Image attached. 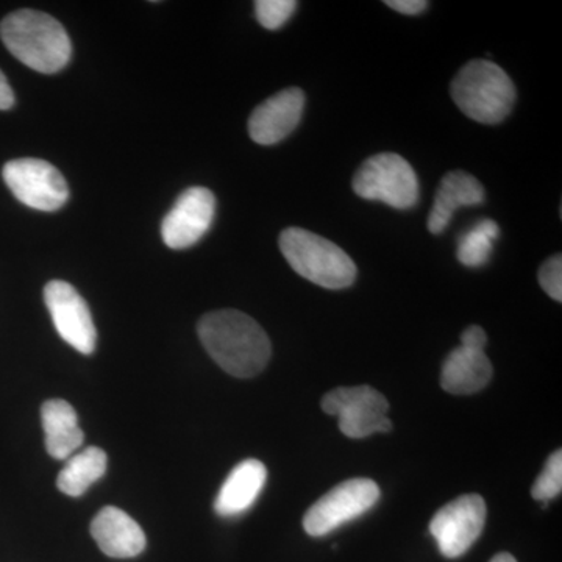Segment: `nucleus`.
I'll use <instances>...</instances> for the list:
<instances>
[{"mask_svg": "<svg viewBox=\"0 0 562 562\" xmlns=\"http://www.w3.org/2000/svg\"><path fill=\"white\" fill-rule=\"evenodd\" d=\"M279 246L291 268L317 286L344 290L357 279V265L349 255L316 233L286 228L281 232Z\"/></svg>", "mask_w": 562, "mask_h": 562, "instance_id": "4", "label": "nucleus"}, {"mask_svg": "<svg viewBox=\"0 0 562 562\" xmlns=\"http://www.w3.org/2000/svg\"><path fill=\"white\" fill-rule=\"evenodd\" d=\"M44 302L63 341L83 355H92L98 344V330L88 303L72 284L52 280L44 288Z\"/></svg>", "mask_w": 562, "mask_h": 562, "instance_id": "10", "label": "nucleus"}, {"mask_svg": "<svg viewBox=\"0 0 562 562\" xmlns=\"http://www.w3.org/2000/svg\"><path fill=\"white\" fill-rule=\"evenodd\" d=\"M0 38L18 60L41 74L65 68L72 46L65 27L43 11L18 10L0 22Z\"/></svg>", "mask_w": 562, "mask_h": 562, "instance_id": "2", "label": "nucleus"}, {"mask_svg": "<svg viewBox=\"0 0 562 562\" xmlns=\"http://www.w3.org/2000/svg\"><path fill=\"white\" fill-rule=\"evenodd\" d=\"M216 214V198L209 188L192 187L181 192L161 224L162 241L169 249L183 250L201 241Z\"/></svg>", "mask_w": 562, "mask_h": 562, "instance_id": "11", "label": "nucleus"}, {"mask_svg": "<svg viewBox=\"0 0 562 562\" xmlns=\"http://www.w3.org/2000/svg\"><path fill=\"white\" fill-rule=\"evenodd\" d=\"M355 194L380 201L397 210H409L419 201V179L405 158L379 154L368 158L353 177Z\"/></svg>", "mask_w": 562, "mask_h": 562, "instance_id": "5", "label": "nucleus"}, {"mask_svg": "<svg viewBox=\"0 0 562 562\" xmlns=\"http://www.w3.org/2000/svg\"><path fill=\"white\" fill-rule=\"evenodd\" d=\"M379 501L380 487L372 480H347L314 503L303 517V528L313 538L327 536L371 512Z\"/></svg>", "mask_w": 562, "mask_h": 562, "instance_id": "7", "label": "nucleus"}, {"mask_svg": "<svg viewBox=\"0 0 562 562\" xmlns=\"http://www.w3.org/2000/svg\"><path fill=\"white\" fill-rule=\"evenodd\" d=\"M539 284L553 301L562 302V258L553 255L539 269Z\"/></svg>", "mask_w": 562, "mask_h": 562, "instance_id": "22", "label": "nucleus"}, {"mask_svg": "<svg viewBox=\"0 0 562 562\" xmlns=\"http://www.w3.org/2000/svg\"><path fill=\"white\" fill-rule=\"evenodd\" d=\"M14 105V92L11 90L9 80L0 70V110H10Z\"/></svg>", "mask_w": 562, "mask_h": 562, "instance_id": "25", "label": "nucleus"}, {"mask_svg": "<svg viewBox=\"0 0 562 562\" xmlns=\"http://www.w3.org/2000/svg\"><path fill=\"white\" fill-rule=\"evenodd\" d=\"M486 344V331H484L482 327H476V325L465 328L464 333L461 335V346L468 347V349L484 350Z\"/></svg>", "mask_w": 562, "mask_h": 562, "instance_id": "23", "label": "nucleus"}, {"mask_svg": "<svg viewBox=\"0 0 562 562\" xmlns=\"http://www.w3.org/2000/svg\"><path fill=\"white\" fill-rule=\"evenodd\" d=\"M492 364L484 350L457 347L443 361L441 386L453 395H471L491 382Z\"/></svg>", "mask_w": 562, "mask_h": 562, "instance_id": "16", "label": "nucleus"}, {"mask_svg": "<svg viewBox=\"0 0 562 562\" xmlns=\"http://www.w3.org/2000/svg\"><path fill=\"white\" fill-rule=\"evenodd\" d=\"M266 482L268 469L261 461L251 458L239 462L217 492L214 512L221 517H236L249 512L265 490Z\"/></svg>", "mask_w": 562, "mask_h": 562, "instance_id": "14", "label": "nucleus"}, {"mask_svg": "<svg viewBox=\"0 0 562 562\" xmlns=\"http://www.w3.org/2000/svg\"><path fill=\"white\" fill-rule=\"evenodd\" d=\"M297 10L295 0H258L255 2V16L268 31H279L291 20Z\"/></svg>", "mask_w": 562, "mask_h": 562, "instance_id": "21", "label": "nucleus"}, {"mask_svg": "<svg viewBox=\"0 0 562 562\" xmlns=\"http://www.w3.org/2000/svg\"><path fill=\"white\" fill-rule=\"evenodd\" d=\"M486 522V503L482 495L465 494L447 503L435 514L430 532L439 552L449 560L462 557L482 536Z\"/></svg>", "mask_w": 562, "mask_h": 562, "instance_id": "9", "label": "nucleus"}, {"mask_svg": "<svg viewBox=\"0 0 562 562\" xmlns=\"http://www.w3.org/2000/svg\"><path fill=\"white\" fill-rule=\"evenodd\" d=\"M46 450L55 460H68L79 452L85 441L83 431L79 427V416L69 402L47 401L41 406Z\"/></svg>", "mask_w": 562, "mask_h": 562, "instance_id": "17", "label": "nucleus"}, {"mask_svg": "<svg viewBox=\"0 0 562 562\" xmlns=\"http://www.w3.org/2000/svg\"><path fill=\"white\" fill-rule=\"evenodd\" d=\"M562 491V452L550 454L549 460L546 462V468L541 472V475L536 480L535 486H532L531 495L535 501L542 502L547 505L553 498H557Z\"/></svg>", "mask_w": 562, "mask_h": 562, "instance_id": "20", "label": "nucleus"}, {"mask_svg": "<svg viewBox=\"0 0 562 562\" xmlns=\"http://www.w3.org/2000/svg\"><path fill=\"white\" fill-rule=\"evenodd\" d=\"M490 562H517L516 558L513 557V554L509 553H501L497 554V557L492 558Z\"/></svg>", "mask_w": 562, "mask_h": 562, "instance_id": "26", "label": "nucleus"}, {"mask_svg": "<svg viewBox=\"0 0 562 562\" xmlns=\"http://www.w3.org/2000/svg\"><path fill=\"white\" fill-rule=\"evenodd\" d=\"M322 409L339 419V430L351 439L368 438L392 428L390 403L371 386L338 387L322 398Z\"/></svg>", "mask_w": 562, "mask_h": 562, "instance_id": "6", "label": "nucleus"}, {"mask_svg": "<svg viewBox=\"0 0 562 562\" xmlns=\"http://www.w3.org/2000/svg\"><path fill=\"white\" fill-rule=\"evenodd\" d=\"M109 458L99 447H88L68 458L58 473L57 486L69 497H81L106 472Z\"/></svg>", "mask_w": 562, "mask_h": 562, "instance_id": "18", "label": "nucleus"}, {"mask_svg": "<svg viewBox=\"0 0 562 562\" xmlns=\"http://www.w3.org/2000/svg\"><path fill=\"white\" fill-rule=\"evenodd\" d=\"M483 202L484 188L476 177L464 171L447 173L436 191L435 203L428 216V231L432 235H441L458 210L462 206L482 205Z\"/></svg>", "mask_w": 562, "mask_h": 562, "instance_id": "15", "label": "nucleus"}, {"mask_svg": "<svg viewBox=\"0 0 562 562\" xmlns=\"http://www.w3.org/2000/svg\"><path fill=\"white\" fill-rule=\"evenodd\" d=\"M384 3L391 7L392 10L398 11L402 14H409V16L419 14L428 9V2H425V0H387Z\"/></svg>", "mask_w": 562, "mask_h": 562, "instance_id": "24", "label": "nucleus"}, {"mask_svg": "<svg viewBox=\"0 0 562 562\" xmlns=\"http://www.w3.org/2000/svg\"><path fill=\"white\" fill-rule=\"evenodd\" d=\"M199 338L211 358L236 379H251L271 360V339L257 321L236 310L205 314Z\"/></svg>", "mask_w": 562, "mask_h": 562, "instance_id": "1", "label": "nucleus"}, {"mask_svg": "<svg viewBox=\"0 0 562 562\" xmlns=\"http://www.w3.org/2000/svg\"><path fill=\"white\" fill-rule=\"evenodd\" d=\"M2 177L14 198L29 209L50 213L68 202V183L50 162L20 158L3 166Z\"/></svg>", "mask_w": 562, "mask_h": 562, "instance_id": "8", "label": "nucleus"}, {"mask_svg": "<svg viewBox=\"0 0 562 562\" xmlns=\"http://www.w3.org/2000/svg\"><path fill=\"white\" fill-rule=\"evenodd\" d=\"M450 94L465 116L487 125L505 121L517 98L512 77L490 60H473L462 66Z\"/></svg>", "mask_w": 562, "mask_h": 562, "instance_id": "3", "label": "nucleus"}, {"mask_svg": "<svg viewBox=\"0 0 562 562\" xmlns=\"http://www.w3.org/2000/svg\"><path fill=\"white\" fill-rule=\"evenodd\" d=\"M498 235H501V227L497 222L492 220L476 222L458 241V261L465 268H482L491 260Z\"/></svg>", "mask_w": 562, "mask_h": 562, "instance_id": "19", "label": "nucleus"}, {"mask_svg": "<svg viewBox=\"0 0 562 562\" xmlns=\"http://www.w3.org/2000/svg\"><path fill=\"white\" fill-rule=\"evenodd\" d=\"M305 110V92L288 88L254 110L249 120L250 138L261 146H273L297 128Z\"/></svg>", "mask_w": 562, "mask_h": 562, "instance_id": "12", "label": "nucleus"}, {"mask_svg": "<svg viewBox=\"0 0 562 562\" xmlns=\"http://www.w3.org/2000/svg\"><path fill=\"white\" fill-rule=\"evenodd\" d=\"M91 536L106 557L127 560L144 552L147 546L143 528L116 506H105L91 522Z\"/></svg>", "mask_w": 562, "mask_h": 562, "instance_id": "13", "label": "nucleus"}]
</instances>
